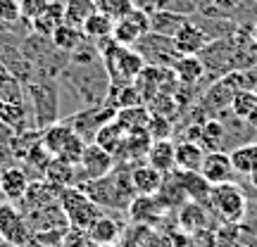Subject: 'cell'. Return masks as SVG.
Instances as JSON below:
<instances>
[{"instance_id":"6da1fadb","label":"cell","mask_w":257,"mask_h":247,"mask_svg":"<svg viewBox=\"0 0 257 247\" xmlns=\"http://www.w3.org/2000/svg\"><path fill=\"white\" fill-rule=\"evenodd\" d=\"M98 53H100L102 67L110 76V86H128L141 76V72L146 69V60L138 53L136 48L119 46L110 38H102L95 43Z\"/></svg>"},{"instance_id":"7a4b0ae2","label":"cell","mask_w":257,"mask_h":247,"mask_svg":"<svg viewBox=\"0 0 257 247\" xmlns=\"http://www.w3.org/2000/svg\"><path fill=\"white\" fill-rule=\"evenodd\" d=\"M41 143H43V147L53 157L64 159V162H72V164H79L83 150H86V140L64 119L41 128Z\"/></svg>"},{"instance_id":"3957f363","label":"cell","mask_w":257,"mask_h":247,"mask_svg":"<svg viewBox=\"0 0 257 247\" xmlns=\"http://www.w3.org/2000/svg\"><path fill=\"white\" fill-rule=\"evenodd\" d=\"M210 211L224 223H240L248 214V197L240 190L238 183H219L210 190Z\"/></svg>"},{"instance_id":"277c9868","label":"cell","mask_w":257,"mask_h":247,"mask_svg":"<svg viewBox=\"0 0 257 247\" xmlns=\"http://www.w3.org/2000/svg\"><path fill=\"white\" fill-rule=\"evenodd\" d=\"M27 95L31 100V112H34L36 128H46L50 124L60 121V95H57L55 81H48V79L29 81Z\"/></svg>"},{"instance_id":"5b68a950","label":"cell","mask_w":257,"mask_h":247,"mask_svg":"<svg viewBox=\"0 0 257 247\" xmlns=\"http://www.w3.org/2000/svg\"><path fill=\"white\" fill-rule=\"evenodd\" d=\"M60 209H62L67 223L79 230H86L100 216V207L79 185H69V188L60 190Z\"/></svg>"},{"instance_id":"8992f818","label":"cell","mask_w":257,"mask_h":247,"mask_svg":"<svg viewBox=\"0 0 257 247\" xmlns=\"http://www.w3.org/2000/svg\"><path fill=\"white\" fill-rule=\"evenodd\" d=\"M243 88V79H240V72H231V74H224L219 79H214L207 91L202 93L200 102H198V110L212 119V117H219L224 110L231 107V100L233 95Z\"/></svg>"},{"instance_id":"52a82bcc","label":"cell","mask_w":257,"mask_h":247,"mask_svg":"<svg viewBox=\"0 0 257 247\" xmlns=\"http://www.w3.org/2000/svg\"><path fill=\"white\" fill-rule=\"evenodd\" d=\"M143 55L146 64H155V67H167V69H172L174 62L179 60V53L174 50V43H172V38L167 36H160V34H153V31H148L143 36L138 38V43L134 46Z\"/></svg>"},{"instance_id":"ba28073f","label":"cell","mask_w":257,"mask_h":247,"mask_svg":"<svg viewBox=\"0 0 257 247\" xmlns=\"http://www.w3.org/2000/svg\"><path fill=\"white\" fill-rule=\"evenodd\" d=\"M114 114H117V110H112L107 105H95V107H86V110L76 112L72 117H67L64 121H67L86 143H93L95 133H98L107 121L114 119Z\"/></svg>"},{"instance_id":"9c48e42d","label":"cell","mask_w":257,"mask_h":247,"mask_svg":"<svg viewBox=\"0 0 257 247\" xmlns=\"http://www.w3.org/2000/svg\"><path fill=\"white\" fill-rule=\"evenodd\" d=\"M114 164H117V159H114L110 152H105V150H102L100 145H95V143H88L81 155V162H79L81 178L83 181H91V178L107 176L112 169H114Z\"/></svg>"},{"instance_id":"30bf717a","label":"cell","mask_w":257,"mask_h":247,"mask_svg":"<svg viewBox=\"0 0 257 247\" xmlns=\"http://www.w3.org/2000/svg\"><path fill=\"white\" fill-rule=\"evenodd\" d=\"M0 233L15 247H24L31 240V228H29L24 214H19L10 204H0Z\"/></svg>"},{"instance_id":"8fae6325","label":"cell","mask_w":257,"mask_h":247,"mask_svg":"<svg viewBox=\"0 0 257 247\" xmlns=\"http://www.w3.org/2000/svg\"><path fill=\"white\" fill-rule=\"evenodd\" d=\"M172 43H174V50L179 55H200L205 46L210 43V38L198 22H193L188 17V22L172 36Z\"/></svg>"},{"instance_id":"7c38bea8","label":"cell","mask_w":257,"mask_h":247,"mask_svg":"<svg viewBox=\"0 0 257 247\" xmlns=\"http://www.w3.org/2000/svg\"><path fill=\"white\" fill-rule=\"evenodd\" d=\"M198 174L210 185L229 183V181L236 178V171H233L229 152H205V159H202V166Z\"/></svg>"},{"instance_id":"4fadbf2b","label":"cell","mask_w":257,"mask_h":247,"mask_svg":"<svg viewBox=\"0 0 257 247\" xmlns=\"http://www.w3.org/2000/svg\"><path fill=\"white\" fill-rule=\"evenodd\" d=\"M160 204L165 207V211L169 209H179L184 207L188 202V195H186V188H184V178H181V171H169V174L162 176V185L155 195Z\"/></svg>"},{"instance_id":"5bb4252c","label":"cell","mask_w":257,"mask_h":247,"mask_svg":"<svg viewBox=\"0 0 257 247\" xmlns=\"http://www.w3.org/2000/svg\"><path fill=\"white\" fill-rule=\"evenodd\" d=\"M29 174L22 169V164H10L0 169V190L8 202H19L29 188Z\"/></svg>"},{"instance_id":"9a60e30c","label":"cell","mask_w":257,"mask_h":247,"mask_svg":"<svg viewBox=\"0 0 257 247\" xmlns=\"http://www.w3.org/2000/svg\"><path fill=\"white\" fill-rule=\"evenodd\" d=\"M126 211L134 223H138V226H153V223H157L162 219L165 207L160 204V200L155 195H136Z\"/></svg>"},{"instance_id":"2e32d148","label":"cell","mask_w":257,"mask_h":247,"mask_svg":"<svg viewBox=\"0 0 257 247\" xmlns=\"http://www.w3.org/2000/svg\"><path fill=\"white\" fill-rule=\"evenodd\" d=\"M198 145H200L205 152H226V145H229V133H226V126H224V121H221L219 117L205 119L200 124Z\"/></svg>"},{"instance_id":"e0dca14e","label":"cell","mask_w":257,"mask_h":247,"mask_svg":"<svg viewBox=\"0 0 257 247\" xmlns=\"http://www.w3.org/2000/svg\"><path fill=\"white\" fill-rule=\"evenodd\" d=\"M146 164H150L153 169H157L160 174H169L176 169V143L172 138H160L153 140L148 147Z\"/></svg>"},{"instance_id":"ac0fdd59","label":"cell","mask_w":257,"mask_h":247,"mask_svg":"<svg viewBox=\"0 0 257 247\" xmlns=\"http://www.w3.org/2000/svg\"><path fill=\"white\" fill-rule=\"evenodd\" d=\"M31 110H29L27 100L24 102H0V124L12 131V133H22L29 128H36V124L31 121Z\"/></svg>"},{"instance_id":"d6986e66","label":"cell","mask_w":257,"mask_h":247,"mask_svg":"<svg viewBox=\"0 0 257 247\" xmlns=\"http://www.w3.org/2000/svg\"><path fill=\"white\" fill-rule=\"evenodd\" d=\"M210 214L212 211L200 204V202L188 200L184 207H179V226L184 233H200V230H207L210 226Z\"/></svg>"},{"instance_id":"ffe728a7","label":"cell","mask_w":257,"mask_h":247,"mask_svg":"<svg viewBox=\"0 0 257 247\" xmlns=\"http://www.w3.org/2000/svg\"><path fill=\"white\" fill-rule=\"evenodd\" d=\"M46 181H50L57 188H69V185H81L83 178H81L79 164H72V162H64V159L53 157L46 169Z\"/></svg>"},{"instance_id":"44dd1931","label":"cell","mask_w":257,"mask_h":247,"mask_svg":"<svg viewBox=\"0 0 257 247\" xmlns=\"http://www.w3.org/2000/svg\"><path fill=\"white\" fill-rule=\"evenodd\" d=\"M176 81L181 86H200L205 81V64L198 55H181L172 67Z\"/></svg>"},{"instance_id":"7402d4cb","label":"cell","mask_w":257,"mask_h":247,"mask_svg":"<svg viewBox=\"0 0 257 247\" xmlns=\"http://www.w3.org/2000/svg\"><path fill=\"white\" fill-rule=\"evenodd\" d=\"M86 235H88V240H91L93 245L110 247V245H114V242L121 238V226L114 219H110V216H102V214H100V216H98V219H95L91 226L86 228Z\"/></svg>"},{"instance_id":"603a6c76","label":"cell","mask_w":257,"mask_h":247,"mask_svg":"<svg viewBox=\"0 0 257 247\" xmlns=\"http://www.w3.org/2000/svg\"><path fill=\"white\" fill-rule=\"evenodd\" d=\"M162 176L157 169H153L150 164H136L131 166V185L136 195H157L160 185H162Z\"/></svg>"},{"instance_id":"cb8c5ba5","label":"cell","mask_w":257,"mask_h":247,"mask_svg":"<svg viewBox=\"0 0 257 247\" xmlns=\"http://www.w3.org/2000/svg\"><path fill=\"white\" fill-rule=\"evenodd\" d=\"M62 24H64V3H60V0H53L36 19H31L34 34L46 36V38L53 36V31H55L57 27H62Z\"/></svg>"},{"instance_id":"d4e9b609","label":"cell","mask_w":257,"mask_h":247,"mask_svg":"<svg viewBox=\"0 0 257 247\" xmlns=\"http://www.w3.org/2000/svg\"><path fill=\"white\" fill-rule=\"evenodd\" d=\"M186 22H188V17L179 15V12H172V10H167V8L150 12V31L160 34V36H167V38L174 36Z\"/></svg>"},{"instance_id":"484cf974","label":"cell","mask_w":257,"mask_h":247,"mask_svg":"<svg viewBox=\"0 0 257 247\" xmlns=\"http://www.w3.org/2000/svg\"><path fill=\"white\" fill-rule=\"evenodd\" d=\"M124 138H126V131L112 119V121H107L98 133H95L93 143H95V145H100L105 152H110V155L117 159V155L121 152V145H124Z\"/></svg>"},{"instance_id":"4316f807","label":"cell","mask_w":257,"mask_h":247,"mask_svg":"<svg viewBox=\"0 0 257 247\" xmlns=\"http://www.w3.org/2000/svg\"><path fill=\"white\" fill-rule=\"evenodd\" d=\"M205 150L193 140L176 143V171H200Z\"/></svg>"},{"instance_id":"83f0119b","label":"cell","mask_w":257,"mask_h":247,"mask_svg":"<svg viewBox=\"0 0 257 247\" xmlns=\"http://www.w3.org/2000/svg\"><path fill=\"white\" fill-rule=\"evenodd\" d=\"M236 176H250L257 169V143H243L229 150Z\"/></svg>"},{"instance_id":"f1b7e54d","label":"cell","mask_w":257,"mask_h":247,"mask_svg":"<svg viewBox=\"0 0 257 247\" xmlns=\"http://www.w3.org/2000/svg\"><path fill=\"white\" fill-rule=\"evenodd\" d=\"M114 22H117V19H112V17H107V15H102V12L95 10L91 17L81 24L83 38H88V41H93V43H98V41H102V38H110L112 29H114Z\"/></svg>"},{"instance_id":"f546056e","label":"cell","mask_w":257,"mask_h":247,"mask_svg":"<svg viewBox=\"0 0 257 247\" xmlns=\"http://www.w3.org/2000/svg\"><path fill=\"white\" fill-rule=\"evenodd\" d=\"M114 121L119 124L126 133L131 131H141V128H148V121H150V112H148L146 105H136V107H121L114 114Z\"/></svg>"},{"instance_id":"4dcf8cb0","label":"cell","mask_w":257,"mask_h":247,"mask_svg":"<svg viewBox=\"0 0 257 247\" xmlns=\"http://www.w3.org/2000/svg\"><path fill=\"white\" fill-rule=\"evenodd\" d=\"M181 178H184V188H186V195L188 200L193 202H200V204H210V190L212 185L202 178L198 171H181ZM210 209V207H207Z\"/></svg>"},{"instance_id":"1f68e13d","label":"cell","mask_w":257,"mask_h":247,"mask_svg":"<svg viewBox=\"0 0 257 247\" xmlns=\"http://www.w3.org/2000/svg\"><path fill=\"white\" fill-rule=\"evenodd\" d=\"M83 41V34L81 29L72 27V24H62V27H57L55 31H53V36H50V43L57 48V50H62V53H69L72 55L76 48L81 46Z\"/></svg>"},{"instance_id":"d6a6232c","label":"cell","mask_w":257,"mask_h":247,"mask_svg":"<svg viewBox=\"0 0 257 247\" xmlns=\"http://www.w3.org/2000/svg\"><path fill=\"white\" fill-rule=\"evenodd\" d=\"M95 12L93 0H64V24L81 29V24Z\"/></svg>"},{"instance_id":"836d02e7","label":"cell","mask_w":257,"mask_h":247,"mask_svg":"<svg viewBox=\"0 0 257 247\" xmlns=\"http://www.w3.org/2000/svg\"><path fill=\"white\" fill-rule=\"evenodd\" d=\"M141 36H143V29L138 27V24H134L128 17H121L114 22V29H112V41H114V43L134 48Z\"/></svg>"},{"instance_id":"e575fe53","label":"cell","mask_w":257,"mask_h":247,"mask_svg":"<svg viewBox=\"0 0 257 247\" xmlns=\"http://www.w3.org/2000/svg\"><path fill=\"white\" fill-rule=\"evenodd\" d=\"M255 110H257V91H250V88H240V91L233 95L231 107H229L231 114L243 121H248L250 114Z\"/></svg>"},{"instance_id":"d590c367","label":"cell","mask_w":257,"mask_h":247,"mask_svg":"<svg viewBox=\"0 0 257 247\" xmlns=\"http://www.w3.org/2000/svg\"><path fill=\"white\" fill-rule=\"evenodd\" d=\"M95 3V10L107 15L112 19H121L126 17L131 8H134V0H93Z\"/></svg>"},{"instance_id":"8d00e7d4","label":"cell","mask_w":257,"mask_h":247,"mask_svg":"<svg viewBox=\"0 0 257 247\" xmlns=\"http://www.w3.org/2000/svg\"><path fill=\"white\" fill-rule=\"evenodd\" d=\"M22 19L19 0H0V24H17Z\"/></svg>"},{"instance_id":"74e56055","label":"cell","mask_w":257,"mask_h":247,"mask_svg":"<svg viewBox=\"0 0 257 247\" xmlns=\"http://www.w3.org/2000/svg\"><path fill=\"white\" fill-rule=\"evenodd\" d=\"M169 131H172V121L165 119V117H155V114H150V121H148V133H150L153 140L169 138Z\"/></svg>"},{"instance_id":"f35d334b","label":"cell","mask_w":257,"mask_h":247,"mask_svg":"<svg viewBox=\"0 0 257 247\" xmlns=\"http://www.w3.org/2000/svg\"><path fill=\"white\" fill-rule=\"evenodd\" d=\"M53 0H19V10H22V19H27V22H31V19H36L43 10L50 5Z\"/></svg>"},{"instance_id":"ab89813d","label":"cell","mask_w":257,"mask_h":247,"mask_svg":"<svg viewBox=\"0 0 257 247\" xmlns=\"http://www.w3.org/2000/svg\"><path fill=\"white\" fill-rule=\"evenodd\" d=\"M200 8V0H172L167 10H172V12H179V15H184V17H191L195 15Z\"/></svg>"},{"instance_id":"60d3db41","label":"cell","mask_w":257,"mask_h":247,"mask_svg":"<svg viewBox=\"0 0 257 247\" xmlns=\"http://www.w3.org/2000/svg\"><path fill=\"white\" fill-rule=\"evenodd\" d=\"M172 0H150V12H155V10H165Z\"/></svg>"},{"instance_id":"b9f144b4","label":"cell","mask_w":257,"mask_h":247,"mask_svg":"<svg viewBox=\"0 0 257 247\" xmlns=\"http://www.w3.org/2000/svg\"><path fill=\"white\" fill-rule=\"evenodd\" d=\"M8 76H10V69H8V67H5V62H3V57H0V83L5 81Z\"/></svg>"},{"instance_id":"7bdbcfd3","label":"cell","mask_w":257,"mask_h":247,"mask_svg":"<svg viewBox=\"0 0 257 247\" xmlns=\"http://www.w3.org/2000/svg\"><path fill=\"white\" fill-rule=\"evenodd\" d=\"M248 124H250V126H252V131H255V133H257V110H255V112H252V114H250V119H248Z\"/></svg>"},{"instance_id":"ee69618b","label":"cell","mask_w":257,"mask_h":247,"mask_svg":"<svg viewBox=\"0 0 257 247\" xmlns=\"http://www.w3.org/2000/svg\"><path fill=\"white\" fill-rule=\"evenodd\" d=\"M248 181H250V185H252V188H255V190H257V169H255V171H252V174L248 176Z\"/></svg>"},{"instance_id":"f6af8a7d","label":"cell","mask_w":257,"mask_h":247,"mask_svg":"<svg viewBox=\"0 0 257 247\" xmlns=\"http://www.w3.org/2000/svg\"><path fill=\"white\" fill-rule=\"evenodd\" d=\"M0 247H10V242L5 240V235H3V233H0Z\"/></svg>"},{"instance_id":"bcb514c9","label":"cell","mask_w":257,"mask_h":247,"mask_svg":"<svg viewBox=\"0 0 257 247\" xmlns=\"http://www.w3.org/2000/svg\"><path fill=\"white\" fill-rule=\"evenodd\" d=\"M252 38H255V43H257V22H255V27H252Z\"/></svg>"},{"instance_id":"7dc6e473","label":"cell","mask_w":257,"mask_h":247,"mask_svg":"<svg viewBox=\"0 0 257 247\" xmlns=\"http://www.w3.org/2000/svg\"><path fill=\"white\" fill-rule=\"evenodd\" d=\"M3 202H5V197H3V190H0V204H3Z\"/></svg>"}]
</instances>
